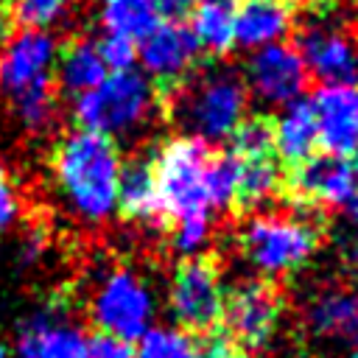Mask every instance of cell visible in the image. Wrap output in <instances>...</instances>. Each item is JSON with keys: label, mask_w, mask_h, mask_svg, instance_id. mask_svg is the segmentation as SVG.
Wrapping results in <instances>:
<instances>
[{"label": "cell", "mask_w": 358, "mask_h": 358, "mask_svg": "<svg viewBox=\"0 0 358 358\" xmlns=\"http://www.w3.org/2000/svg\"><path fill=\"white\" fill-rule=\"evenodd\" d=\"M213 232V218L210 215H199V218H182L171 227V246L179 255H201V249L207 246Z\"/></svg>", "instance_id": "cell-29"}, {"label": "cell", "mask_w": 358, "mask_h": 358, "mask_svg": "<svg viewBox=\"0 0 358 358\" xmlns=\"http://www.w3.org/2000/svg\"><path fill=\"white\" fill-rule=\"evenodd\" d=\"M229 154L235 159H260L274 154V129L268 115H246L229 134Z\"/></svg>", "instance_id": "cell-25"}, {"label": "cell", "mask_w": 358, "mask_h": 358, "mask_svg": "<svg viewBox=\"0 0 358 358\" xmlns=\"http://www.w3.org/2000/svg\"><path fill=\"white\" fill-rule=\"evenodd\" d=\"M50 168L67 207L81 221L101 224L115 213L120 176V151L115 140L73 129L56 143Z\"/></svg>", "instance_id": "cell-1"}, {"label": "cell", "mask_w": 358, "mask_h": 358, "mask_svg": "<svg viewBox=\"0 0 358 358\" xmlns=\"http://www.w3.org/2000/svg\"><path fill=\"white\" fill-rule=\"evenodd\" d=\"M190 34L201 53L227 56L235 48L232 31V8L227 3H199L190 17Z\"/></svg>", "instance_id": "cell-24"}, {"label": "cell", "mask_w": 358, "mask_h": 358, "mask_svg": "<svg viewBox=\"0 0 358 358\" xmlns=\"http://www.w3.org/2000/svg\"><path fill=\"white\" fill-rule=\"evenodd\" d=\"M90 358H134V347L106 333H95L90 338Z\"/></svg>", "instance_id": "cell-32"}, {"label": "cell", "mask_w": 358, "mask_h": 358, "mask_svg": "<svg viewBox=\"0 0 358 358\" xmlns=\"http://www.w3.org/2000/svg\"><path fill=\"white\" fill-rule=\"evenodd\" d=\"M59 42L50 31H17L0 50V95L11 98L28 84L53 76Z\"/></svg>", "instance_id": "cell-15"}, {"label": "cell", "mask_w": 358, "mask_h": 358, "mask_svg": "<svg viewBox=\"0 0 358 358\" xmlns=\"http://www.w3.org/2000/svg\"><path fill=\"white\" fill-rule=\"evenodd\" d=\"M210 157L213 148L204 140L187 134H176L151 151L154 182L165 221L176 224L182 218H199V215L213 218V207L207 199Z\"/></svg>", "instance_id": "cell-4"}, {"label": "cell", "mask_w": 358, "mask_h": 358, "mask_svg": "<svg viewBox=\"0 0 358 358\" xmlns=\"http://www.w3.org/2000/svg\"><path fill=\"white\" fill-rule=\"evenodd\" d=\"M282 296L271 280H246L224 291L218 333L238 350H260L277 330Z\"/></svg>", "instance_id": "cell-7"}, {"label": "cell", "mask_w": 358, "mask_h": 358, "mask_svg": "<svg viewBox=\"0 0 358 358\" xmlns=\"http://www.w3.org/2000/svg\"><path fill=\"white\" fill-rule=\"evenodd\" d=\"M98 20L103 34H117L140 42L162 20L157 0H98Z\"/></svg>", "instance_id": "cell-22"}, {"label": "cell", "mask_w": 358, "mask_h": 358, "mask_svg": "<svg viewBox=\"0 0 358 358\" xmlns=\"http://www.w3.org/2000/svg\"><path fill=\"white\" fill-rule=\"evenodd\" d=\"M350 358H358V347H352V352H350Z\"/></svg>", "instance_id": "cell-38"}, {"label": "cell", "mask_w": 358, "mask_h": 358, "mask_svg": "<svg viewBox=\"0 0 358 358\" xmlns=\"http://www.w3.org/2000/svg\"><path fill=\"white\" fill-rule=\"evenodd\" d=\"M319 224L291 213H260L243 221L241 252L266 277L302 268L319 246Z\"/></svg>", "instance_id": "cell-5"}, {"label": "cell", "mask_w": 358, "mask_h": 358, "mask_svg": "<svg viewBox=\"0 0 358 358\" xmlns=\"http://www.w3.org/2000/svg\"><path fill=\"white\" fill-rule=\"evenodd\" d=\"M199 3H227L229 6V0H199Z\"/></svg>", "instance_id": "cell-37"}, {"label": "cell", "mask_w": 358, "mask_h": 358, "mask_svg": "<svg viewBox=\"0 0 358 358\" xmlns=\"http://www.w3.org/2000/svg\"><path fill=\"white\" fill-rule=\"evenodd\" d=\"M350 213H352V218L358 221V190H355V196H352V201H350Z\"/></svg>", "instance_id": "cell-35"}, {"label": "cell", "mask_w": 358, "mask_h": 358, "mask_svg": "<svg viewBox=\"0 0 358 358\" xmlns=\"http://www.w3.org/2000/svg\"><path fill=\"white\" fill-rule=\"evenodd\" d=\"M171 313L179 330L190 336H207L218 327L224 285L218 263L207 255H193L176 263L171 277Z\"/></svg>", "instance_id": "cell-6"}, {"label": "cell", "mask_w": 358, "mask_h": 358, "mask_svg": "<svg viewBox=\"0 0 358 358\" xmlns=\"http://www.w3.org/2000/svg\"><path fill=\"white\" fill-rule=\"evenodd\" d=\"M316 117V140L324 154L350 157L358 148V87L322 84L310 98Z\"/></svg>", "instance_id": "cell-14"}, {"label": "cell", "mask_w": 358, "mask_h": 358, "mask_svg": "<svg viewBox=\"0 0 358 358\" xmlns=\"http://www.w3.org/2000/svg\"><path fill=\"white\" fill-rule=\"evenodd\" d=\"M308 76L322 84H355L358 42L330 17H310L294 42Z\"/></svg>", "instance_id": "cell-11"}, {"label": "cell", "mask_w": 358, "mask_h": 358, "mask_svg": "<svg viewBox=\"0 0 358 358\" xmlns=\"http://www.w3.org/2000/svg\"><path fill=\"white\" fill-rule=\"evenodd\" d=\"M134 358H199V341L179 327H148Z\"/></svg>", "instance_id": "cell-27"}, {"label": "cell", "mask_w": 358, "mask_h": 358, "mask_svg": "<svg viewBox=\"0 0 358 358\" xmlns=\"http://www.w3.org/2000/svg\"><path fill=\"white\" fill-rule=\"evenodd\" d=\"M90 316L98 327L95 333H106L131 344L140 341L151 327L154 299L148 285L131 268H115L98 282L90 302Z\"/></svg>", "instance_id": "cell-8"}, {"label": "cell", "mask_w": 358, "mask_h": 358, "mask_svg": "<svg viewBox=\"0 0 358 358\" xmlns=\"http://www.w3.org/2000/svg\"><path fill=\"white\" fill-rule=\"evenodd\" d=\"M173 95L171 112L187 137H199L207 145L229 140L235 126L246 117L249 92L241 73L229 67L196 70Z\"/></svg>", "instance_id": "cell-2"}, {"label": "cell", "mask_w": 358, "mask_h": 358, "mask_svg": "<svg viewBox=\"0 0 358 358\" xmlns=\"http://www.w3.org/2000/svg\"><path fill=\"white\" fill-rule=\"evenodd\" d=\"M358 190L355 165L336 154H310L302 165L282 173V199L296 207H344Z\"/></svg>", "instance_id": "cell-10"}, {"label": "cell", "mask_w": 358, "mask_h": 358, "mask_svg": "<svg viewBox=\"0 0 358 358\" xmlns=\"http://www.w3.org/2000/svg\"><path fill=\"white\" fill-rule=\"evenodd\" d=\"M308 324L316 336L358 347V291L350 288L319 291L308 308Z\"/></svg>", "instance_id": "cell-20"}, {"label": "cell", "mask_w": 358, "mask_h": 358, "mask_svg": "<svg viewBox=\"0 0 358 358\" xmlns=\"http://www.w3.org/2000/svg\"><path fill=\"white\" fill-rule=\"evenodd\" d=\"M243 87L249 98H257L266 106H285L299 101L308 84V70L294 45L277 42L260 50H252L243 64Z\"/></svg>", "instance_id": "cell-12"}, {"label": "cell", "mask_w": 358, "mask_h": 358, "mask_svg": "<svg viewBox=\"0 0 358 358\" xmlns=\"http://www.w3.org/2000/svg\"><path fill=\"white\" fill-rule=\"evenodd\" d=\"M0 358H11V355H8V347H6V344H0Z\"/></svg>", "instance_id": "cell-36"}, {"label": "cell", "mask_w": 358, "mask_h": 358, "mask_svg": "<svg viewBox=\"0 0 358 358\" xmlns=\"http://www.w3.org/2000/svg\"><path fill=\"white\" fill-rule=\"evenodd\" d=\"M17 358H90L87 333L59 308H42L17 327Z\"/></svg>", "instance_id": "cell-13"}, {"label": "cell", "mask_w": 358, "mask_h": 358, "mask_svg": "<svg viewBox=\"0 0 358 358\" xmlns=\"http://www.w3.org/2000/svg\"><path fill=\"white\" fill-rule=\"evenodd\" d=\"M95 50L103 62V67L109 73H126V70H134V62H137V42L126 39V36H117V34H101L95 39Z\"/></svg>", "instance_id": "cell-30"}, {"label": "cell", "mask_w": 358, "mask_h": 358, "mask_svg": "<svg viewBox=\"0 0 358 358\" xmlns=\"http://www.w3.org/2000/svg\"><path fill=\"white\" fill-rule=\"evenodd\" d=\"M294 28V8L288 0H241L232 8V31L235 45L246 50H260L285 36Z\"/></svg>", "instance_id": "cell-16"}, {"label": "cell", "mask_w": 358, "mask_h": 358, "mask_svg": "<svg viewBox=\"0 0 358 358\" xmlns=\"http://www.w3.org/2000/svg\"><path fill=\"white\" fill-rule=\"evenodd\" d=\"M199 56L201 50L187 22L182 20H159V25L137 42V62L143 64V76L159 95L176 92L196 73Z\"/></svg>", "instance_id": "cell-9"}, {"label": "cell", "mask_w": 358, "mask_h": 358, "mask_svg": "<svg viewBox=\"0 0 358 358\" xmlns=\"http://www.w3.org/2000/svg\"><path fill=\"white\" fill-rule=\"evenodd\" d=\"M280 193H282V168L277 157L238 159V185H235V199H232V207L238 213L255 210Z\"/></svg>", "instance_id": "cell-21"}, {"label": "cell", "mask_w": 358, "mask_h": 358, "mask_svg": "<svg viewBox=\"0 0 358 358\" xmlns=\"http://www.w3.org/2000/svg\"><path fill=\"white\" fill-rule=\"evenodd\" d=\"M271 129H274V154H277L282 173L302 165L319 145L316 117H313L310 101H305V98L285 103L280 109V115L271 120Z\"/></svg>", "instance_id": "cell-18"}, {"label": "cell", "mask_w": 358, "mask_h": 358, "mask_svg": "<svg viewBox=\"0 0 358 358\" xmlns=\"http://www.w3.org/2000/svg\"><path fill=\"white\" fill-rule=\"evenodd\" d=\"M235 185H238V159L227 151H213L207 162V199L213 210H227L232 207L235 199Z\"/></svg>", "instance_id": "cell-28"}, {"label": "cell", "mask_w": 358, "mask_h": 358, "mask_svg": "<svg viewBox=\"0 0 358 358\" xmlns=\"http://www.w3.org/2000/svg\"><path fill=\"white\" fill-rule=\"evenodd\" d=\"M6 101L25 131H48L59 112V92L53 87V76L28 84L25 90L14 92Z\"/></svg>", "instance_id": "cell-23"}, {"label": "cell", "mask_w": 358, "mask_h": 358, "mask_svg": "<svg viewBox=\"0 0 358 358\" xmlns=\"http://www.w3.org/2000/svg\"><path fill=\"white\" fill-rule=\"evenodd\" d=\"M355 154H358V148H355ZM352 165H355V173H358V159H355V162H352Z\"/></svg>", "instance_id": "cell-39"}, {"label": "cell", "mask_w": 358, "mask_h": 358, "mask_svg": "<svg viewBox=\"0 0 358 358\" xmlns=\"http://www.w3.org/2000/svg\"><path fill=\"white\" fill-rule=\"evenodd\" d=\"M190 6H193V0H157L159 14H165L168 20H179Z\"/></svg>", "instance_id": "cell-34"}, {"label": "cell", "mask_w": 358, "mask_h": 358, "mask_svg": "<svg viewBox=\"0 0 358 358\" xmlns=\"http://www.w3.org/2000/svg\"><path fill=\"white\" fill-rule=\"evenodd\" d=\"M106 76H109V70L103 67V62L95 50V39L81 36V39H70L67 45L59 48L56 64H53L56 92L78 98V95L95 90Z\"/></svg>", "instance_id": "cell-19"}, {"label": "cell", "mask_w": 358, "mask_h": 358, "mask_svg": "<svg viewBox=\"0 0 358 358\" xmlns=\"http://www.w3.org/2000/svg\"><path fill=\"white\" fill-rule=\"evenodd\" d=\"M20 215V196L8 176V171L0 165V232H6Z\"/></svg>", "instance_id": "cell-31"}, {"label": "cell", "mask_w": 358, "mask_h": 358, "mask_svg": "<svg viewBox=\"0 0 358 358\" xmlns=\"http://www.w3.org/2000/svg\"><path fill=\"white\" fill-rule=\"evenodd\" d=\"M159 112V92L140 70L109 73L95 90L73 98V120L109 140L129 137Z\"/></svg>", "instance_id": "cell-3"}, {"label": "cell", "mask_w": 358, "mask_h": 358, "mask_svg": "<svg viewBox=\"0 0 358 358\" xmlns=\"http://www.w3.org/2000/svg\"><path fill=\"white\" fill-rule=\"evenodd\" d=\"M199 358H249V355L232 347L218 330H213L204 336V344H199Z\"/></svg>", "instance_id": "cell-33"}, {"label": "cell", "mask_w": 358, "mask_h": 358, "mask_svg": "<svg viewBox=\"0 0 358 358\" xmlns=\"http://www.w3.org/2000/svg\"><path fill=\"white\" fill-rule=\"evenodd\" d=\"M126 221L134 224H165L157 182H154V162L151 154H137L126 162H120L117 176V207Z\"/></svg>", "instance_id": "cell-17"}, {"label": "cell", "mask_w": 358, "mask_h": 358, "mask_svg": "<svg viewBox=\"0 0 358 358\" xmlns=\"http://www.w3.org/2000/svg\"><path fill=\"white\" fill-rule=\"evenodd\" d=\"M8 25L20 31H50L67 17L70 0H3Z\"/></svg>", "instance_id": "cell-26"}]
</instances>
